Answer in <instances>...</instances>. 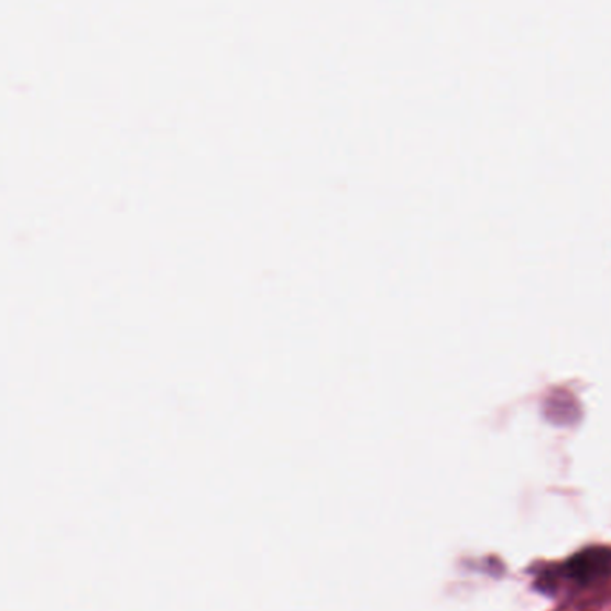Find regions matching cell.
<instances>
[{
    "mask_svg": "<svg viewBox=\"0 0 611 611\" xmlns=\"http://www.w3.org/2000/svg\"><path fill=\"white\" fill-rule=\"evenodd\" d=\"M564 576L579 587H592L611 576V549L590 547L581 550L564 565Z\"/></svg>",
    "mask_w": 611,
    "mask_h": 611,
    "instance_id": "obj_1",
    "label": "cell"
}]
</instances>
